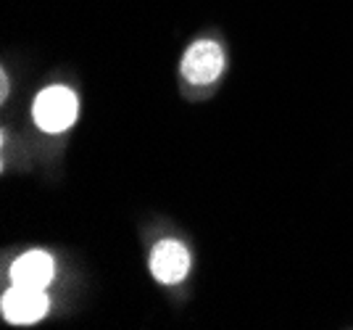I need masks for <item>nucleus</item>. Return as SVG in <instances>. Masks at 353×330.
<instances>
[{"instance_id":"nucleus-1","label":"nucleus","mask_w":353,"mask_h":330,"mask_svg":"<svg viewBox=\"0 0 353 330\" xmlns=\"http://www.w3.org/2000/svg\"><path fill=\"white\" fill-rule=\"evenodd\" d=\"M77 119V95L69 88H45L34 101V122L45 133H63Z\"/></svg>"},{"instance_id":"nucleus-2","label":"nucleus","mask_w":353,"mask_h":330,"mask_svg":"<svg viewBox=\"0 0 353 330\" xmlns=\"http://www.w3.org/2000/svg\"><path fill=\"white\" fill-rule=\"evenodd\" d=\"M3 317L16 325L37 322L48 312V296L43 288H30V285H16L3 293Z\"/></svg>"},{"instance_id":"nucleus-3","label":"nucleus","mask_w":353,"mask_h":330,"mask_svg":"<svg viewBox=\"0 0 353 330\" xmlns=\"http://www.w3.org/2000/svg\"><path fill=\"white\" fill-rule=\"evenodd\" d=\"M224 69V53L211 40H198L188 48L182 59V75L192 85H208L221 75Z\"/></svg>"},{"instance_id":"nucleus-4","label":"nucleus","mask_w":353,"mask_h":330,"mask_svg":"<svg viewBox=\"0 0 353 330\" xmlns=\"http://www.w3.org/2000/svg\"><path fill=\"white\" fill-rule=\"evenodd\" d=\"M150 270L159 283L174 285L190 270V254L179 240H161L150 254Z\"/></svg>"},{"instance_id":"nucleus-5","label":"nucleus","mask_w":353,"mask_h":330,"mask_svg":"<svg viewBox=\"0 0 353 330\" xmlns=\"http://www.w3.org/2000/svg\"><path fill=\"white\" fill-rule=\"evenodd\" d=\"M53 259L45 251H30L19 256L11 267V278L16 285H30V288H43L53 280Z\"/></svg>"}]
</instances>
